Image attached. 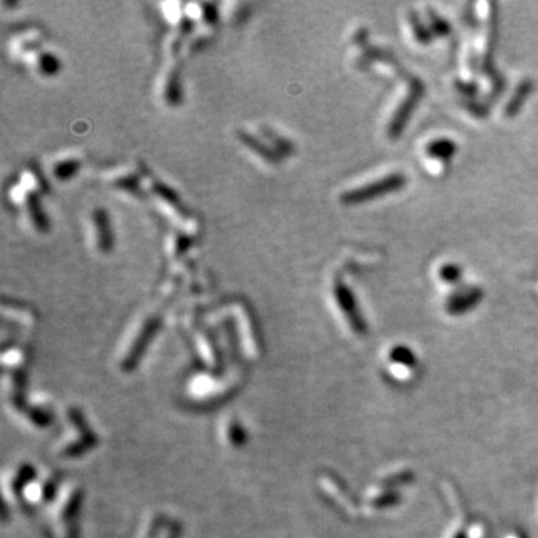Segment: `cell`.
Instances as JSON below:
<instances>
[{"mask_svg": "<svg viewBox=\"0 0 538 538\" xmlns=\"http://www.w3.org/2000/svg\"><path fill=\"white\" fill-rule=\"evenodd\" d=\"M405 181L407 180L402 173H392V175L380 180V181H377V183H371V184H367L361 189H356V190H353V192L345 193L343 196V202L349 204V205H354L358 202H365V201H369V199H376L380 196L394 193V192H396V190L404 187Z\"/></svg>", "mask_w": 538, "mask_h": 538, "instance_id": "1", "label": "cell"}, {"mask_svg": "<svg viewBox=\"0 0 538 538\" xmlns=\"http://www.w3.org/2000/svg\"><path fill=\"white\" fill-rule=\"evenodd\" d=\"M80 488H76V486H67L66 489H63L62 495H60L54 506V516L58 522H63V520L71 519L76 515V510L80 507Z\"/></svg>", "mask_w": 538, "mask_h": 538, "instance_id": "2", "label": "cell"}, {"mask_svg": "<svg viewBox=\"0 0 538 538\" xmlns=\"http://www.w3.org/2000/svg\"><path fill=\"white\" fill-rule=\"evenodd\" d=\"M92 223L94 228V233H96V244L102 253H109L112 248V230L107 213L103 210H96L92 214Z\"/></svg>", "mask_w": 538, "mask_h": 538, "instance_id": "3", "label": "cell"}, {"mask_svg": "<svg viewBox=\"0 0 538 538\" xmlns=\"http://www.w3.org/2000/svg\"><path fill=\"white\" fill-rule=\"evenodd\" d=\"M53 491H54L53 480H51V477H45V479L32 480L24 491V497L28 501L33 502V504H39V502L47 501L51 493H53Z\"/></svg>", "mask_w": 538, "mask_h": 538, "instance_id": "4", "label": "cell"}, {"mask_svg": "<svg viewBox=\"0 0 538 538\" xmlns=\"http://www.w3.org/2000/svg\"><path fill=\"white\" fill-rule=\"evenodd\" d=\"M222 429H223L224 440H226V444L235 449L244 444L246 433L241 427V423L235 418H226V420L223 422Z\"/></svg>", "mask_w": 538, "mask_h": 538, "instance_id": "5", "label": "cell"}, {"mask_svg": "<svg viewBox=\"0 0 538 538\" xmlns=\"http://www.w3.org/2000/svg\"><path fill=\"white\" fill-rule=\"evenodd\" d=\"M427 153L433 159H441V160H447L452 158V155L456 153V144L450 140H435L429 142Z\"/></svg>", "mask_w": 538, "mask_h": 538, "instance_id": "6", "label": "cell"}, {"mask_svg": "<svg viewBox=\"0 0 538 538\" xmlns=\"http://www.w3.org/2000/svg\"><path fill=\"white\" fill-rule=\"evenodd\" d=\"M78 171V163L75 160H66V162H58L54 168V173L57 178H69L71 175Z\"/></svg>", "mask_w": 538, "mask_h": 538, "instance_id": "7", "label": "cell"}, {"mask_svg": "<svg viewBox=\"0 0 538 538\" xmlns=\"http://www.w3.org/2000/svg\"><path fill=\"white\" fill-rule=\"evenodd\" d=\"M440 277L447 283H456L461 279V269L456 265H446L440 269Z\"/></svg>", "mask_w": 538, "mask_h": 538, "instance_id": "8", "label": "cell"}, {"mask_svg": "<svg viewBox=\"0 0 538 538\" xmlns=\"http://www.w3.org/2000/svg\"><path fill=\"white\" fill-rule=\"evenodd\" d=\"M180 537V526L178 525H171L168 528V531L163 532L162 538H178Z\"/></svg>", "mask_w": 538, "mask_h": 538, "instance_id": "9", "label": "cell"}]
</instances>
